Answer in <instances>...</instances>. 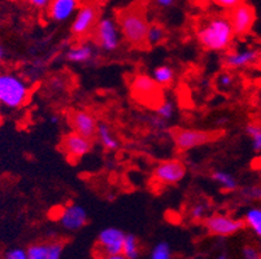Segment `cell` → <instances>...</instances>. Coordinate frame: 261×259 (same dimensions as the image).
<instances>
[{
  "instance_id": "1",
  "label": "cell",
  "mask_w": 261,
  "mask_h": 259,
  "mask_svg": "<svg viewBox=\"0 0 261 259\" xmlns=\"http://www.w3.org/2000/svg\"><path fill=\"white\" fill-rule=\"evenodd\" d=\"M117 23L122 39L134 48H144L148 30V7L143 0L132 4L118 12Z\"/></svg>"
},
{
  "instance_id": "2",
  "label": "cell",
  "mask_w": 261,
  "mask_h": 259,
  "mask_svg": "<svg viewBox=\"0 0 261 259\" xmlns=\"http://www.w3.org/2000/svg\"><path fill=\"white\" fill-rule=\"evenodd\" d=\"M236 34L225 14H213L204 18L196 28V39L200 47L212 52H225L231 47Z\"/></svg>"
},
{
  "instance_id": "3",
  "label": "cell",
  "mask_w": 261,
  "mask_h": 259,
  "mask_svg": "<svg viewBox=\"0 0 261 259\" xmlns=\"http://www.w3.org/2000/svg\"><path fill=\"white\" fill-rule=\"evenodd\" d=\"M32 85L28 78L13 70H0V104L9 110H18L29 103Z\"/></svg>"
},
{
  "instance_id": "4",
  "label": "cell",
  "mask_w": 261,
  "mask_h": 259,
  "mask_svg": "<svg viewBox=\"0 0 261 259\" xmlns=\"http://www.w3.org/2000/svg\"><path fill=\"white\" fill-rule=\"evenodd\" d=\"M92 42L100 51L112 53L121 47L122 35L117 20L113 17H100L92 32Z\"/></svg>"
},
{
  "instance_id": "5",
  "label": "cell",
  "mask_w": 261,
  "mask_h": 259,
  "mask_svg": "<svg viewBox=\"0 0 261 259\" xmlns=\"http://www.w3.org/2000/svg\"><path fill=\"white\" fill-rule=\"evenodd\" d=\"M100 18V8L95 2H85L81 4L77 13L72 18L70 23V33L74 38L84 40L94 32L95 25Z\"/></svg>"
},
{
  "instance_id": "6",
  "label": "cell",
  "mask_w": 261,
  "mask_h": 259,
  "mask_svg": "<svg viewBox=\"0 0 261 259\" xmlns=\"http://www.w3.org/2000/svg\"><path fill=\"white\" fill-rule=\"evenodd\" d=\"M132 95L137 101L147 106L159 105L163 100V92L161 87L155 83L151 75L139 74L133 78L132 80Z\"/></svg>"
},
{
  "instance_id": "7",
  "label": "cell",
  "mask_w": 261,
  "mask_h": 259,
  "mask_svg": "<svg viewBox=\"0 0 261 259\" xmlns=\"http://www.w3.org/2000/svg\"><path fill=\"white\" fill-rule=\"evenodd\" d=\"M222 63L227 70H243L257 66L261 63V49L256 47H242L230 51L227 49Z\"/></svg>"
},
{
  "instance_id": "8",
  "label": "cell",
  "mask_w": 261,
  "mask_h": 259,
  "mask_svg": "<svg viewBox=\"0 0 261 259\" xmlns=\"http://www.w3.org/2000/svg\"><path fill=\"white\" fill-rule=\"evenodd\" d=\"M204 227L213 236L229 237L242 231L244 223L242 219L227 214H212L204 219Z\"/></svg>"
},
{
  "instance_id": "9",
  "label": "cell",
  "mask_w": 261,
  "mask_h": 259,
  "mask_svg": "<svg viewBox=\"0 0 261 259\" xmlns=\"http://www.w3.org/2000/svg\"><path fill=\"white\" fill-rule=\"evenodd\" d=\"M187 168L182 161L177 158L164 160L155 166L152 171L153 179L161 185H174L185 179Z\"/></svg>"
},
{
  "instance_id": "10",
  "label": "cell",
  "mask_w": 261,
  "mask_h": 259,
  "mask_svg": "<svg viewBox=\"0 0 261 259\" xmlns=\"http://www.w3.org/2000/svg\"><path fill=\"white\" fill-rule=\"evenodd\" d=\"M173 139H174L175 147L179 151L187 152L211 142L215 140V135L210 131L198 130V128H179L173 134Z\"/></svg>"
},
{
  "instance_id": "11",
  "label": "cell",
  "mask_w": 261,
  "mask_h": 259,
  "mask_svg": "<svg viewBox=\"0 0 261 259\" xmlns=\"http://www.w3.org/2000/svg\"><path fill=\"white\" fill-rule=\"evenodd\" d=\"M227 18H229L236 37H244V35L250 34L255 25V9L252 6L244 2V3L237 6L236 8L230 9Z\"/></svg>"
},
{
  "instance_id": "12",
  "label": "cell",
  "mask_w": 261,
  "mask_h": 259,
  "mask_svg": "<svg viewBox=\"0 0 261 259\" xmlns=\"http://www.w3.org/2000/svg\"><path fill=\"white\" fill-rule=\"evenodd\" d=\"M125 235L126 234L121 231L120 228H104L103 231H100V234L98 235V239H96V246H95L96 256L121 254Z\"/></svg>"
},
{
  "instance_id": "13",
  "label": "cell",
  "mask_w": 261,
  "mask_h": 259,
  "mask_svg": "<svg viewBox=\"0 0 261 259\" xmlns=\"http://www.w3.org/2000/svg\"><path fill=\"white\" fill-rule=\"evenodd\" d=\"M56 220L59 224L68 232L80 231L87 224L89 215L84 206L78 204H69L59 209V213L56 215Z\"/></svg>"
},
{
  "instance_id": "14",
  "label": "cell",
  "mask_w": 261,
  "mask_h": 259,
  "mask_svg": "<svg viewBox=\"0 0 261 259\" xmlns=\"http://www.w3.org/2000/svg\"><path fill=\"white\" fill-rule=\"evenodd\" d=\"M61 149L70 161H78L91 152L92 141L90 137L82 136L73 131L64 136Z\"/></svg>"
},
{
  "instance_id": "15",
  "label": "cell",
  "mask_w": 261,
  "mask_h": 259,
  "mask_svg": "<svg viewBox=\"0 0 261 259\" xmlns=\"http://www.w3.org/2000/svg\"><path fill=\"white\" fill-rule=\"evenodd\" d=\"M63 253L64 242L58 239L33 242L26 249L28 259H61Z\"/></svg>"
},
{
  "instance_id": "16",
  "label": "cell",
  "mask_w": 261,
  "mask_h": 259,
  "mask_svg": "<svg viewBox=\"0 0 261 259\" xmlns=\"http://www.w3.org/2000/svg\"><path fill=\"white\" fill-rule=\"evenodd\" d=\"M81 4L82 0H51L46 8L47 17L54 22H66L74 17Z\"/></svg>"
},
{
  "instance_id": "17",
  "label": "cell",
  "mask_w": 261,
  "mask_h": 259,
  "mask_svg": "<svg viewBox=\"0 0 261 259\" xmlns=\"http://www.w3.org/2000/svg\"><path fill=\"white\" fill-rule=\"evenodd\" d=\"M98 49L94 42L81 40L77 44H73L68 48L65 59L72 64L86 65V64H91L98 57Z\"/></svg>"
},
{
  "instance_id": "18",
  "label": "cell",
  "mask_w": 261,
  "mask_h": 259,
  "mask_svg": "<svg viewBox=\"0 0 261 259\" xmlns=\"http://www.w3.org/2000/svg\"><path fill=\"white\" fill-rule=\"evenodd\" d=\"M70 126H72L73 131L77 134L82 135L92 139L96 132L98 127V120L94 114L89 110H75L70 114L69 117Z\"/></svg>"
},
{
  "instance_id": "19",
  "label": "cell",
  "mask_w": 261,
  "mask_h": 259,
  "mask_svg": "<svg viewBox=\"0 0 261 259\" xmlns=\"http://www.w3.org/2000/svg\"><path fill=\"white\" fill-rule=\"evenodd\" d=\"M95 137L100 142V146L103 147L106 151L115 152L120 148V141L116 134L113 132L112 127L106 122H98V127H96V132H95Z\"/></svg>"
},
{
  "instance_id": "20",
  "label": "cell",
  "mask_w": 261,
  "mask_h": 259,
  "mask_svg": "<svg viewBox=\"0 0 261 259\" xmlns=\"http://www.w3.org/2000/svg\"><path fill=\"white\" fill-rule=\"evenodd\" d=\"M213 183L225 193H232L238 191V180L232 174L225 170H215L211 175Z\"/></svg>"
},
{
  "instance_id": "21",
  "label": "cell",
  "mask_w": 261,
  "mask_h": 259,
  "mask_svg": "<svg viewBox=\"0 0 261 259\" xmlns=\"http://www.w3.org/2000/svg\"><path fill=\"white\" fill-rule=\"evenodd\" d=\"M151 78L155 80L156 84L160 85L161 89H163V87H168V85H170L174 82L175 71L169 65H159L153 69Z\"/></svg>"
},
{
  "instance_id": "22",
  "label": "cell",
  "mask_w": 261,
  "mask_h": 259,
  "mask_svg": "<svg viewBox=\"0 0 261 259\" xmlns=\"http://www.w3.org/2000/svg\"><path fill=\"white\" fill-rule=\"evenodd\" d=\"M243 223L252 231L256 237L261 239V208H251L244 214Z\"/></svg>"
},
{
  "instance_id": "23",
  "label": "cell",
  "mask_w": 261,
  "mask_h": 259,
  "mask_svg": "<svg viewBox=\"0 0 261 259\" xmlns=\"http://www.w3.org/2000/svg\"><path fill=\"white\" fill-rule=\"evenodd\" d=\"M167 38V32L160 23H149L146 35V44L149 47H155L161 44Z\"/></svg>"
},
{
  "instance_id": "24",
  "label": "cell",
  "mask_w": 261,
  "mask_h": 259,
  "mask_svg": "<svg viewBox=\"0 0 261 259\" xmlns=\"http://www.w3.org/2000/svg\"><path fill=\"white\" fill-rule=\"evenodd\" d=\"M123 256L126 259H137L141 254V244H139L138 239L132 234L125 235V240H123L122 251H121Z\"/></svg>"
},
{
  "instance_id": "25",
  "label": "cell",
  "mask_w": 261,
  "mask_h": 259,
  "mask_svg": "<svg viewBox=\"0 0 261 259\" xmlns=\"http://www.w3.org/2000/svg\"><path fill=\"white\" fill-rule=\"evenodd\" d=\"M246 135L250 137L251 148L256 154L261 153V125L257 122H248L244 127Z\"/></svg>"
},
{
  "instance_id": "26",
  "label": "cell",
  "mask_w": 261,
  "mask_h": 259,
  "mask_svg": "<svg viewBox=\"0 0 261 259\" xmlns=\"http://www.w3.org/2000/svg\"><path fill=\"white\" fill-rule=\"evenodd\" d=\"M175 114V105L170 100H161L159 105L155 108V116L160 118L161 121L167 123L173 120Z\"/></svg>"
},
{
  "instance_id": "27",
  "label": "cell",
  "mask_w": 261,
  "mask_h": 259,
  "mask_svg": "<svg viewBox=\"0 0 261 259\" xmlns=\"http://www.w3.org/2000/svg\"><path fill=\"white\" fill-rule=\"evenodd\" d=\"M216 85L220 91L229 92L236 87V77L229 70L222 71L216 78Z\"/></svg>"
},
{
  "instance_id": "28",
  "label": "cell",
  "mask_w": 261,
  "mask_h": 259,
  "mask_svg": "<svg viewBox=\"0 0 261 259\" xmlns=\"http://www.w3.org/2000/svg\"><path fill=\"white\" fill-rule=\"evenodd\" d=\"M208 213V204L205 201H195L189 209L190 219L195 222H201L207 218Z\"/></svg>"
},
{
  "instance_id": "29",
  "label": "cell",
  "mask_w": 261,
  "mask_h": 259,
  "mask_svg": "<svg viewBox=\"0 0 261 259\" xmlns=\"http://www.w3.org/2000/svg\"><path fill=\"white\" fill-rule=\"evenodd\" d=\"M239 194L246 201H261V185H246L239 191Z\"/></svg>"
},
{
  "instance_id": "30",
  "label": "cell",
  "mask_w": 261,
  "mask_h": 259,
  "mask_svg": "<svg viewBox=\"0 0 261 259\" xmlns=\"http://www.w3.org/2000/svg\"><path fill=\"white\" fill-rule=\"evenodd\" d=\"M151 259H173L172 249L168 242H159L151 251Z\"/></svg>"
},
{
  "instance_id": "31",
  "label": "cell",
  "mask_w": 261,
  "mask_h": 259,
  "mask_svg": "<svg viewBox=\"0 0 261 259\" xmlns=\"http://www.w3.org/2000/svg\"><path fill=\"white\" fill-rule=\"evenodd\" d=\"M213 3L220 8L225 9V11H230V9L236 8L239 4L244 3L246 0H212Z\"/></svg>"
},
{
  "instance_id": "32",
  "label": "cell",
  "mask_w": 261,
  "mask_h": 259,
  "mask_svg": "<svg viewBox=\"0 0 261 259\" xmlns=\"http://www.w3.org/2000/svg\"><path fill=\"white\" fill-rule=\"evenodd\" d=\"M3 259H28V255H26V250L21 248H15L7 251Z\"/></svg>"
},
{
  "instance_id": "33",
  "label": "cell",
  "mask_w": 261,
  "mask_h": 259,
  "mask_svg": "<svg viewBox=\"0 0 261 259\" xmlns=\"http://www.w3.org/2000/svg\"><path fill=\"white\" fill-rule=\"evenodd\" d=\"M244 259H261V251L252 245H247L243 248Z\"/></svg>"
},
{
  "instance_id": "34",
  "label": "cell",
  "mask_w": 261,
  "mask_h": 259,
  "mask_svg": "<svg viewBox=\"0 0 261 259\" xmlns=\"http://www.w3.org/2000/svg\"><path fill=\"white\" fill-rule=\"evenodd\" d=\"M177 0H152V4L159 9H169L174 7Z\"/></svg>"
},
{
  "instance_id": "35",
  "label": "cell",
  "mask_w": 261,
  "mask_h": 259,
  "mask_svg": "<svg viewBox=\"0 0 261 259\" xmlns=\"http://www.w3.org/2000/svg\"><path fill=\"white\" fill-rule=\"evenodd\" d=\"M25 2L35 9H46L51 0H25Z\"/></svg>"
},
{
  "instance_id": "36",
  "label": "cell",
  "mask_w": 261,
  "mask_h": 259,
  "mask_svg": "<svg viewBox=\"0 0 261 259\" xmlns=\"http://www.w3.org/2000/svg\"><path fill=\"white\" fill-rule=\"evenodd\" d=\"M96 259H126L122 254H116V255H99Z\"/></svg>"
},
{
  "instance_id": "37",
  "label": "cell",
  "mask_w": 261,
  "mask_h": 259,
  "mask_svg": "<svg viewBox=\"0 0 261 259\" xmlns=\"http://www.w3.org/2000/svg\"><path fill=\"white\" fill-rule=\"evenodd\" d=\"M49 122H51L52 125H58V123L60 122V118H59V116L54 114V116H51V117H49Z\"/></svg>"
},
{
  "instance_id": "38",
  "label": "cell",
  "mask_w": 261,
  "mask_h": 259,
  "mask_svg": "<svg viewBox=\"0 0 261 259\" xmlns=\"http://www.w3.org/2000/svg\"><path fill=\"white\" fill-rule=\"evenodd\" d=\"M4 59H6V51H4L3 46H2V44H0V65H2V64H3Z\"/></svg>"
},
{
  "instance_id": "39",
  "label": "cell",
  "mask_w": 261,
  "mask_h": 259,
  "mask_svg": "<svg viewBox=\"0 0 261 259\" xmlns=\"http://www.w3.org/2000/svg\"><path fill=\"white\" fill-rule=\"evenodd\" d=\"M215 259H227L226 254H221V255H217Z\"/></svg>"
},
{
  "instance_id": "40",
  "label": "cell",
  "mask_w": 261,
  "mask_h": 259,
  "mask_svg": "<svg viewBox=\"0 0 261 259\" xmlns=\"http://www.w3.org/2000/svg\"><path fill=\"white\" fill-rule=\"evenodd\" d=\"M2 110H3V106H2V104H0V117H2Z\"/></svg>"
}]
</instances>
